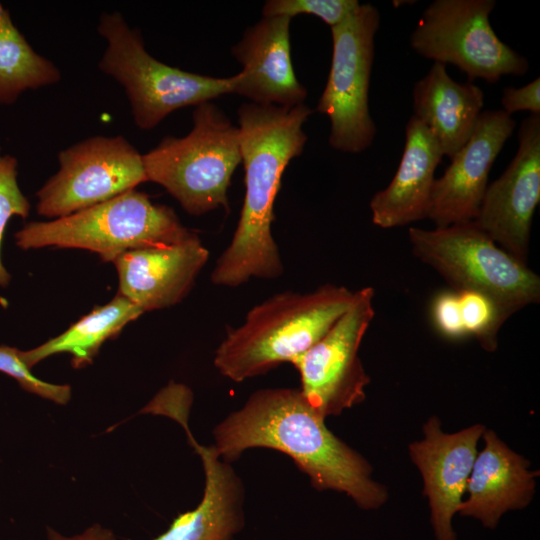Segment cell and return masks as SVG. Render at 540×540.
Wrapping results in <instances>:
<instances>
[{"mask_svg": "<svg viewBox=\"0 0 540 540\" xmlns=\"http://www.w3.org/2000/svg\"><path fill=\"white\" fill-rule=\"evenodd\" d=\"M193 128L167 136L142 155L147 181L159 184L191 215L228 209L227 191L241 164L240 133L212 102L195 106Z\"/></svg>", "mask_w": 540, "mask_h": 540, "instance_id": "277c9868", "label": "cell"}, {"mask_svg": "<svg viewBox=\"0 0 540 540\" xmlns=\"http://www.w3.org/2000/svg\"><path fill=\"white\" fill-rule=\"evenodd\" d=\"M59 170L37 192V211L68 216L146 182L142 154L123 136H93L58 154Z\"/></svg>", "mask_w": 540, "mask_h": 540, "instance_id": "30bf717a", "label": "cell"}, {"mask_svg": "<svg viewBox=\"0 0 540 540\" xmlns=\"http://www.w3.org/2000/svg\"><path fill=\"white\" fill-rule=\"evenodd\" d=\"M412 253L453 290L483 293L510 317L540 301V277L500 248L472 220L446 227L408 230Z\"/></svg>", "mask_w": 540, "mask_h": 540, "instance_id": "52a82bcc", "label": "cell"}, {"mask_svg": "<svg viewBox=\"0 0 540 540\" xmlns=\"http://www.w3.org/2000/svg\"><path fill=\"white\" fill-rule=\"evenodd\" d=\"M483 438L484 448L477 454L467 482L468 497L458 513L494 529L505 512L529 504L538 473L530 471L529 462L508 448L493 431L484 430Z\"/></svg>", "mask_w": 540, "mask_h": 540, "instance_id": "d6986e66", "label": "cell"}, {"mask_svg": "<svg viewBox=\"0 0 540 540\" xmlns=\"http://www.w3.org/2000/svg\"><path fill=\"white\" fill-rule=\"evenodd\" d=\"M291 20L286 16L263 17L245 30L231 49L242 65L233 94L259 105L304 104L307 90L298 81L291 60Z\"/></svg>", "mask_w": 540, "mask_h": 540, "instance_id": "e0dca14e", "label": "cell"}, {"mask_svg": "<svg viewBox=\"0 0 540 540\" xmlns=\"http://www.w3.org/2000/svg\"><path fill=\"white\" fill-rule=\"evenodd\" d=\"M465 336H472L487 351L497 348L499 329L509 316L489 296L472 290H455Z\"/></svg>", "mask_w": 540, "mask_h": 540, "instance_id": "603a6c76", "label": "cell"}, {"mask_svg": "<svg viewBox=\"0 0 540 540\" xmlns=\"http://www.w3.org/2000/svg\"><path fill=\"white\" fill-rule=\"evenodd\" d=\"M354 292L324 284L310 292L276 293L251 308L217 347L214 366L235 382L292 363L318 342L351 305Z\"/></svg>", "mask_w": 540, "mask_h": 540, "instance_id": "3957f363", "label": "cell"}, {"mask_svg": "<svg viewBox=\"0 0 540 540\" xmlns=\"http://www.w3.org/2000/svg\"><path fill=\"white\" fill-rule=\"evenodd\" d=\"M20 350L16 347L0 346V372L14 378L20 387L32 394L57 404L64 405L71 398V387L42 381L35 377L22 361Z\"/></svg>", "mask_w": 540, "mask_h": 540, "instance_id": "484cf974", "label": "cell"}, {"mask_svg": "<svg viewBox=\"0 0 540 540\" xmlns=\"http://www.w3.org/2000/svg\"><path fill=\"white\" fill-rule=\"evenodd\" d=\"M540 201V115L525 118L517 152L488 184L473 220L505 252L527 265L533 215Z\"/></svg>", "mask_w": 540, "mask_h": 540, "instance_id": "4fadbf2b", "label": "cell"}, {"mask_svg": "<svg viewBox=\"0 0 540 540\" xmlns=\"http://www.w3.org/2000/svg\"><path fill=\"white\" fill-rule=\"evenodd\" d=\"M379 24L377 8L364 3L330 28L331 66L316 110L329 118V144L341 152L360 153L371 146L376 135L369 112V86Z\"/></svg>", "mask_w": 540, "mask_h": 540, "instance_id": "9c48e42d", "label": "cell"}, {"mask_svg": "<svg viewBox=\"0 0 540 540\" xmlns=\"http://www.w3.org/2000/svg\"><path fill=\"white\" fill-rule=\"evenodd\" d=\"M360 3L357 0H269L263 8V17L309 14L334 27L352 14Z\"/></svg>", "mask_w": 540, "mask_h": 540, "instance_id": "d4e9b609", "label": "cell"}, {"mask_svg": "<svg viewBox=\"0 0 540 540\" xmlns=\"http://www.w3.org/2000/svg\"><path fill=\"white\" fill-rule=\"evenodd\" d=\"M208 259L195 233L178 243L127 251L113 261L118 294L143 313L171 307L189 294Z\"/></svg>", "mask_w": 540, "mask_h": 540, "instance_id": "2e32d148", "label": "cell"}, {"mask_svg": "<svg viewBox=\"0 0 540 540\" xmlns=\"http://www.w3.org/2000/svg\"><path fill=\"white\" fill-rule=\"evenodd\" d=\"M372 287L354 292L349 308L331 329L291 364L298 370L300 391L323 418L362 402L370 378L359 357L362 340L374 318Z\"/></svg>", "mask_w": 540, "mask_h": 540, "instance_id": "8fae6325", "label": "cell"}, {"mask_svg": "<svg viewBox=\"0 0 540 540\" xmlns=\"http://www.w3.org/2000/svg\"><path fill=\"white\" fill-rule=\"evenodd\" d=\"M97 30L107 42L99 69L123 86L133 120L142 130L153 129L178 109L234 91L236 75L195 74L151 56L139 30L131 28L119 12L103 13Z\"/></svg>", "mask_w": 540, "mask_h": 540, "instance_id": "8992f818", "label": "cell"}, {"mask_svg": "<svg viewBox=\"0 0 540 540\" xmlns=\"http://www.w3.org/2000/svg\"><path fill=\"white\" fill-rule=\"evenodd\" d=\"M192 399L187 389L169 390L158 399L155 413L172 418L185 430L189 443L202 460L203 496L195 509L179 514L167 531L154 540H234L244 525V487L214 446L201 445L192 435L188 426Z\"/></svg>", "mask_w": 540, "mask_h": 540, "instance_id": "7c38bea8", "label": "cell"}, {"mask_svg": "<svg viewBox=\"0 0 540 540\" xmlns=\"http://www.w3.org/2000/svg\"><path fill=\"white\" fill-rule=\"evenodd\" d=\"M48 540H117L113 532L99 524H94L82 533L65 536L52 528H47Z\"/></svg>", "mask_w": 540, "mask_h": 540, "instance_id": "f1b7e54d", "label": "cell"}, {"mask_svg": "<svg viewBox=\"0 0 540 540\" xmlns=\"http://www.w3.org/2000/svg\"><path fill=\"white\" fill-rule=\"evenodd\" d=\"M142 314L141 309L117 293L107 304L95 307L60 335L33 349L20 350V357L31 369L51 355L68 353L74 368H84L92 364L104 342L118 336Z\"/></svg>", "mask_w": 540, "mask_h": 540, "instance_id": "44dd1931", "label": "cell"}, {"mask_svg": "<svg viewBox=\"0 0 540 540\" xmlns=\"http://www.w3.org/2000/svg\"><path fill=\"white\" fill-rule=\"evenodd\" d=\"M192 234L172 208L133 189L68 216L29 222L15 240L24 250L78 248L113 262L127 251L178 243Z\"/></svg>", "mask_w": 540, "mask_h": 540, "instance_id": "5b68a950", "label": "cell"}, {"mask_svg": "<svg viewBox=\"0 0 540 540\" xmlns=\"http://www.w3.org/2000/svg\"><path fill=\"white\" fill-rule=\"evenodd\" d=\"M495 6L494 0H435L411 33L410 46L426 59L456 66L469 82L523 76L527 59L502 42L490 24Z\"/></svg>", "mask_w": 540, "mask_h": 540, "instance_id": "ba28073f", "label": "cell"}, {"mask_svg": "<svg viewBox=\"0 0 540 540\" xmlns=\"http://www.w3.org/2000/svg\"><path fill=\"white\" fill-rule=\"evenodd\" d=\"M423 430L424 439L410 445V456L423 477L436 539L456 540L452 518L463 502L484 427L477 424L446 434L440 421L431 417Z\"/></svg>", "mask_w": 540, "mask_h": 540, "instance_id": "9a60e30c", "label": "cell"}, {"mask_svg": "<svg viewBox=\"0 0 540 540\" xmlns=\"http://www.w3.org/2000/svg\"><path fill=\"white\" fill-rule=\"evenodd\" d=\"M60 79L57 66L31 47L0 4V103L11 104L25 90L53 85Z\"/></svg>", "mask_w": 540, "mask_h": 540, "instance_id": "7402d4cb", "label": "cell"}, {"mask_svg": "<svg viewBox=\"0 0 540 540\" xmlns=\"http://www.w3.org/2000/svg\"><path fill=\"white\" fill-rule=\"evenodd\" d=\"M484 106V93L472 82H457L446 65L434 62L413 88V111L450 159L471 137Z\"/></svg>", "mask_w": 540, "mask_h": 540, "instance_id": "ffe728a7", "label": "cell"}, {"mask_svg": "<svg viewBox=\"0 0 540 540\" xmlns=\"http://www.w3.org/2000/svg\"><path fill=\"white\" fill-rule=\"evenodd\" d=\"M29 212L30 203L17 182V160L11 155H2L0 147V287L7 286L11 279L1 258V246L7 223L13 216L25 219L29 216Z\"/></svg>", "mask_w": 540, "mask_h": 540, "instance_id": "cb8c5ba5", "label": "cell"}, {"mask_svg": "<svg viewBox=\"0 0 540 540\" xmlns=\"http://www.w3.org/2000/svg\"><path fill=\"white\" fill-rule=\"evenodd\" d=\"M502 109L512 115L518 111H529L540 115V78H536L521 88L505 87L501 98Z\"/></svg>", "mask_w": 540, "mask_h": 540, "instance_id": "83f0119b", "label": "cell"}, {"mask_svg": "<svg viewBox=\"0 0 540 540\" xmlns=\"http://www.w3.org/2000/svg\"><path fill=\"white\" fill-rule=\"evenodd\" d=\"M431 318L437 331L448 339L465 338L459 315L457 292L453 289L438 293L431 305Z\"/></svg>", "mask_w": 540, "mask_h": 540, "instance_id": "4316f807", "label": "cell"}, {"mask_svg": "<svg viewBox=\"0 0 540 540\" xmlns=\"http://www.w3.org/2000/svg\"><path fill=\"white\" fill-rule=\"evenodd\" d=\"M324 419L300 389H260L215 426L213 446L228 463L251 448L280 451L315 489L343 492L363 509L380 507L386 489L372 480L369 463L337 438Z\"/></svg>", "mask_w": 540, "mask_h": 540, "instance_id": "6da1fadb", "label": "cell"}, {"mask_svg": "<svg viewBox=\"0 0 540 540\" xmlns=\"http://www.w3.org/2000/svg\"><path fill=\"white\" fill-rule=\"evenodd\" d=\"M245 195L233 237L211 273L214 285L238 287L251 278L275 279L284 266L272 234L274 203L289 162L307 141L303 125L313 113L294 107L244 103L238 108Z\"/></svg>", "mask_w": 540, "mask_h": 540, "instance_id": "7a4b0ae2", "label": "cell"}, {"mask_svg": "<svg viewBox=\"0 0 540 540\" xmlns=\"http://www.w3.org/2000/svg\"><path fill=\"white\" fill-rule=\"evenodd\" d=\"M515 127L516 121L501 109L480 114L471 137L434 181L427 218L436 227L477 217L491 167Z\"/></svg>", "mask_w": 540, "mask_h": 540, "instance_id": "5bb4252c", "label": "cell"}, {"mask_svg": "<svg viewBox=\"0 0 540 540\" xmlns=\"http://www.w3.org/2000/svg\"><path fill=\"white\" fill-rule=\"evenodd\" d=\"M442 157L428 128L410 117L398 169L389 185L370 201L373 224L387 229L427 218L434 174Z\"/></svg>", "mask_w": 540, "mask_h": 540, "instance_id": "ac0fdd59", "label": "cell"}]
</instances>
